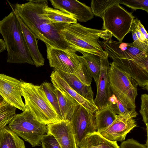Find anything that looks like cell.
<instances>
[{
	"mask_svg": "<svg viewBox=\"0 0 148 148\" xmlns=\"http://www.w3.org/2000/svg\"><path fill=\"white\" fill-rule=\"evenodd\" d=\"M28 1L22 4H12L7 1L12 10L34 34L37 39L53 47L72 51L60 34L61 30L70 24L53 23L48 18L45 11L48 5L47 0L40 3Z\"/></svg>",
	"mask_w": 148,
	"mask_h": 148,
	"instance_id": "6da1fadb",
	"label": "cell"
},
{
	"mask_svg": "<svg viewBox=\"0 0 148 148\" xmlns=\"http://www.w3.org/2000/svg\"><path fill=\"white\" fill-rule=\"evenodd\" d=\"M60 34L74 51L82 54L89 53L99 57L108 56L98 42L100 38L106 40L112 39V35L108 31L87 27L77 22L61 30Z\"/></svg>",
	"mask_w": 148,
	"mask_h": 148,
	"instance_id": "7a4b0ae2",
	"label": "cell"
},
{
	"mask_svg": "<svg viewBox=\"0 0 148 148\" xmlns=\"http://www.w3.org/2000/svg\"><path fill=\"white\" fill-rule=\"evenodd\" d=\"M0 34L7 49V62L34 65L26 44L16 15L13 11L0 20Z\"/></svg>",
	"mask_w": 148,
	"mask_h": 148,
	"instance_id": "3957f363",
	"label": "cell"
},
{
	"mask_svg": "<svg viewBox=\"0 0 148 148\" xmlns=\"http://www.w3.org/2000/svg\"><path fill=\"white\" fill-rule=\"evenodd\" d=\"M21 92L26 109L38 122L47 125L61 121L47 99L41 85L22 80Z\"/></svg>",
	"mask_w": 148,
	"mask_h": 148,
	"instance_id": "277c9868",
	"label": "cell"
},
{
	"mask_svg": "<svg viewBox=\"0 0 148 148\" xmlns=\"http://www.w3.org/2000/svg\"><path fill=\"white\" fill-rule=\"evenodd\" d=\"M109 83L112 92L128 109H135L138 84L130 75L112 62L110 63Z\"/></svg>",
	"mask_w": 148,
	"mask_h": 148,
	"instance_id": "5b68a950",
	"label": "cell"
},
{
	"mask_svg": "<svg viewBox=\"0 0 148 148\" xmlns=\"http://www.w3.org/2000/svg\"><path fill=\"white\" fill-rule=\"evenodd\" d=\"M8 126L32 147L41 145V139L47 132V125L38 122L27 109L16 114Z\"/></svg>",
	"mask_w": 148,
	"mask_h": 148,
	"instance_id": "8992f818",
	"label": "cell"
},
{
	"mask_svg": "<svg viewBox=\"0 0 148 148\" xmlns=\"http://www.w3.org/2000/svg\"><path fill=\"white\" fill-rule=\"evenodd\" d=\"M135 17L119 4L108 8L101 17L103 20L102 30H107L122 42L125 36L130 32Z\"/></svg>",
	"mask_w": 148,
	"mask_h": 148,
	"instance_id": "52a82bcc",
	"label": "cell"
},
{
	"mask_svg": "<svg viewBox=\"0 0 148 148\" xmlns=\"http://www.w3.org/2000/svg\"><path fill=\"white\" fill-rule=\"evenodd\" d=\"M77 146L80 148L86 137L97 132L95 113L79 104L69 120Z\"/></svg>",
	"mask_w": 148,
	"mask_h": 148,
	"instance_id": "ba28073f",
	"label": "cell"
},
{
	"mask_svg": "<svg viewBox=\"0 0 148 148\" xmlns=\"http://www.w3.org/2000/svg\"><path fill=\"white\" fill-rule=\"evenodd\" d=\"M45 45L50 66L64 72L73 73L79 64L80 56L73 51L63 50Z\"/></svg>",
	"mask_w": 148,
	"mask_h": 148,
	"instance_id": "9c48e42d",
	"label": "cell"
},
{
	"mask_svg": "<svg viewBox=\"0 0 148 148\" xmlns=\"http://www.w3.org/2000/svg\"><path fill=\"white\" fill-rule=\"evenodd\" d=\"M22 80L0 73V95L10 105L23 112L26 109L21 95Z\"/></svg>",
	"mask_w": 148,
	"mask_h": 148,
	"instance_id": "30bf717a",
	"label": "cell"
},
{
	"mask_svg": "<svg viewBox=\"0 0 148 148\" xmlns=\"http://www.w3.org/2000/svg\"><path fill=\"white\" fill-rule=\"evenodd\" d=\"M108 56L105 58L100 57V71L96 83V95L94 100L95 105L99 110L108 106V101L112 92L110 84L108 75L110 63L108 60Z\"/></svg>",
	"mask_w": 148,
	"mask_h": 148,
	"instance_id": "8fae6325",
	"label": "cell"
},
{
	"mask_svg": "<svg viewBox=\"0 0 148 148\" xmlns=\"http://www.w3.org/2000/svg\"><path fill=\"white\" fill-rule=\"evenodd\" d=\"M136 126L133 118L117 115L116 119L112 123L99 133L109 140L123 141L127 134Z\"/></svg>",
	"mask_w": 148,
	"mask_h": 148,
	"instance_id": "7c38bea8",
	"label": "cell"
},
{
	"mask_svg": "<svg viewBox=\"0 0 148 148\" xmlns=\"http://www.w3.org/2000/svg\"><path fill=\"white\" fill-rule=\"evenodd\" d=\"M49 1L55 9L67 13L79 22H86L94 17L90 7L77 0H51Z\"/></svg>",
	"mask_w": 148,
	"mask_h": 148,
	"instance_id": "4fadbf2b",
	"label": "cell"
},
{
	"mask_svg": "<svg viewBox=\"0 0 148 148\" xmlns=\"http://www.w3.org/2000/svg\"><path fill=\"white\" fill-rule=\"evenodd\" d=\"M47 132L55 138L61 148H79L70 122L62 120L47 125Z\"/></svg>",
	"mask_w": 148,
	"mask_h": 148,
	"instance_id": "5bb4252c",
	"label": "cell"
},
{
	"mask_svg": "<svg viewBox=\"0 0 148 148\" xmlns=\"http://www.w3.org/2000/svg\"><path fill=\"white\" fill-rule=\"evenodd\" d=\"M51 81L55 87L68 94L88 110L93 113L98 110L94 102L89 101L79 94L69 85L54 70L51 75Z\"/></svg>",
	"mask_w": 148,
	"mask_h": 148,
	"instance_id": "9a60e30c",
	"label": "cell"
},
{
	"mask_svg": "<svg viewBox=\"0 0 148 148\" xmlns=\"http://www.w3.org/2000/svg\"><path fill=\"white\" fill-rule=\"evenodd\" d=\"M16 14L19 22L26 44L34 65L36 67L43 66L44 64L45 59L39 50L37 38L34 34Z\"/></svg>",
	"mask_w": 148,
	"mask_h": 148,
	"instance_id": "2e32d148",
	"label": "cell"
},
{
	"mask_svg": "<svg viewBox=\"0 0 148 148\" xmlns=\"http://www.w3.org/2000/svg\"><path fill=\"white\" fill-rule=\"evenodd\" d=\"M54 70L79 94L85 99L94 102V93L90 86H87L84 84L73 73Z\"/></svg>",
	"mask_w": 148,
	"mask_h": 148,
	"instance_id": "e0dca14e",
	"label": "cell"
},
{
	"mask_svg": "<svg viewBox=\"0 0 148 148\" xmlns=\"http://www.w3.org/2000/svg\"><path fill=\"white\" fill-rule=\"evenodd\" d=\"M62 120L69 121L79 103L70 95L55 87Z\"/></svg>",
	"mask_w": 148,
	"mask_h": 148,
	"instance_id": "ac0fdd59",
	"label": "cell"
},
{
	"mask_svg": "<svg viewBox=\"0 0 148 148\" xmlns=\"http://www.w3.org/2000/svg\"><path fill=\"white\" fill-rule=\"evenodd\" d=\"M80 148H120L117 142L109 140L97 132L87 135Z\"/></svg>",
	"mask_w": 148,
	"mask_h": 148,
	"instance_id": "d6986e66",
	"label": "cell"
},
{
	"mask_svg": "<svg viewBox=\"0 0 148 148\" xmlns=\"http://www.w3.org/2000/svg\"><path fill=\"white\" fill-rule=\"evenodd\" d=\"M0 148H26L23 140L6 125L0 130Z\"/></svg>",
	"mask_w": 148,
	"mask_h": 148,
	"instance_id": "ffe728a7",
	"label": "cell"
},
{
	"mask_svg": "<svg viewBox=\"0 0 148 148\" xmlns=\"http://www.w3.org/2000/svg\"><path fill=\"white\" fill-rule=\"evenodd\" d=\"M97 132L99 133L107 128L115 120L117 115L108 106L95 113Z\"/></svg>",
	"mask_w": 148,
	"mask_h": 148,
	"instance_id": "44dd1931",
	"label": "cell"
},
{
	"mask_svg": "<svg viewBox=\"0 0 148 148\" xmlns=\"http://www.w3.org/2000/svg\"><path fill=\"white\" fill-rule=\"evenodd\" d=\"M107 106L116 115L133 118L138 115L135 109L129 110L127 108L112 92L109 98Z\"/></svg>",
	"mask_w": 148,
	"mask_h": 148,
	"instance_id": "7402d4cb",
	"label": "cell"
},
{
	"mask_svg": "<svg viewBox=\"0 0 148 148\" xmlns=\"http://www.w3.org/2000/svg\"><path fill=\"white\" fill-rule=\"evenodd\" d=\"M80 57L96 84L100 71L101 62L100 57L89 53H84Z\"/></svg>",
	"mask_w": 148,
	"mask_h": 148,
	"instance_id": "603a6c76",
	"label": "cell"
},
{
	"mask_svg": "<svg viewBox=\"0 0 148 148\" xmlns=\"http://www.w3.org/2000/svg\"><path fill=\"white\" fill-rule=\"evenodd\" d=\"M45 14L52 22L55 23L73 24L77 22L76 19L70 14L63 11L47 6L45 9Z\"/></svg>",
	"mask_w": 148,
	"mask_h": 148,
	"instance_id": "cb8c5ba5",
	"label": "cell"
},
{
	"mask_svg": "<svg viewBox=\"0 0 148 148\" xmlns=\"http://www.w3.org/2000/svg\"><path fill=\"white\" fill-rule=\"evenodd\" d=\"M46 97L51 105L54 111L61 120L62 116L59 106L55 87L53 84L44 82L41 85Z\"/></svg>",
	"mask_w": 148,
	"mask_h": 148,
	"instance_id": "d4e9b609",
	"label": "cell"
},
{
	"mask_svg": "<svg viewBox=\"0 0 148 148\" xmlns=\"http://www.w3.org/2000/svg\"><path fill=\"white\" fill-rule=\"evenodd\" d=\"M16 110L5 100L0 104V130L10 122L16 114Z\"/></svg>",
	"mask_w": 148,
	"mask_h": 148,
	"instance_id": "484cf974",
	"label": "cell"
},
{
	"mask_svg": "<svg viewBox=\"0 0 148 148\" xmlns=\"http://www.w3.org/2000/svg\"><path fill=\"white\" fill-rule=\"evenodd\" d=\"M120 0H92L90 8L94 15L101 18L105 12L112 5L120 4Z\"/></svg>",
	"mask_w": 148,
	"mask_h": 148,
	"instance_id": "4316f807",
	"label": "cell"
},
{
	"mask_svg": "<svg viewBox=\"0 0 148 148\" xmlns=\"http://www.w3.org/2000/svg\"><path fill=\"white\" fill-rule=\"evenodd\" d=\"M73 74L84 84L87 86H90L92 77L81 58L79 64Z\"/></svg>",
	"mask_w": 148,
	"mask_h": 148,
	"instance_id": "83f0119b",
	"label": "cell"
},
{
	"mask_svg": "<svg viewBox=\"0 0 148 148\" xmlns=\"http://www.w3.org/2000/svg\"><path fill=\"white\" fill-rule=\"evenodd\" d=\"M120 4L134 10L140 9L148 12V0H120Z\"/></svg>",
	"mask_w": 148,
	"mask_h": 148,
	"instance_id": "f1b7e54d",
	"label": "cell"
},
{
	"mask_svg": "<svg viewBox=\"0 0 148 148\" xmlns=\"http://www.w3.org/2000/svg\"><path fill=\"white\" fill-rule=\"evenodd\" d=\"M42 148H61L55 138L52 134L47 133L41 140Z\"/></svg>",
	"mask_w": 148,
	"mask_h": 148,
	"instance_id": "f546056e",
	"label": "cell"
},
{
	"mask_svg": "<svg viewBox=\"0 0 148 148\" xmlns=\"http://www.w3.org/2000/svg\"><path fill=\"white\" fill-rule=\"evenodd\" d=\"M141 104L139 112L143 118V121L145 124H148V95L142 94L141 97Z\"/></svg>",
	"mask_w": 148,
	"mask_h": 148,
	"instance_id": "4dcf8cb0",
	"label": "cell"
},
{
	"mask_svg": "<svg viewBox=\"0 0 148 148\" xmlns=\"http://www.w3.org/2000/svg\"><path fill=\"white\" fill-rule=\"evenodd\" d=\"M130 32H131L133 42L132 43L134 46L146 52H148V45L140 41L138 38L135 30L134 24L133 22L132 24Z\"/></svg>",
	"mask_w": 148,
	"mask_h": 148,
	"instance_id": "1f68e13d",
	"label": "cell"
},
{
	"mask_svg": "<svg viewBox=\"0 0 148 148\" xmlns=\"http://www.w3.org/2000/svg\"><path fill=\"white\" fill-rule=\"evenodd\" d=\"M120 148H148L145 144L140 143L133 138L128 139L121 143Z\"/></svg>",
	"mask_w": 148,
	"mask_h": 148,
	"instance_id": "d6a6232c",
	"label": "cell"
},
{
	"mask_svg": "<svg viewBox=\"0 0 148 148\" xmlns=\"http://www.w3.org/2000/svg\"><path fill=\"white\" fill-rule=\"evenodd\" d=\"M133 22L136 25L137 28L142 34L145 40L148 42V34L147 32L140 21L137 18H135Z\"/></svg>",
	"mask_w": 148,
	"mask_h": 148,
	"instance_id": "836d02e7",
	"label": "cell"
},
{
	"mask_svg": "<svg viewBox=\"0 0 148 148\" xmlns=\"http://www.w3.org/2000/svg\"><path fill=\"white\" fill-rule=\"evenodd\" d=\"M6 46L4 40L0 38V53L6 50Z\"/></svg>",
	"mask_w": 148,
	"mask_h": 148,
	"instance_id": "e575fe53",
	"label": "cell"
},
{
	"mask_svg": "<svg viewBox=\"0 0 148 148\" xmlns=\"http://www.w3.org/2000/svg\"><path fill=\"white\" fill-rule=\"evenodd\" d=\"M4 100L3 97L0 95V104Z\"/></svg>",
	"mask_w": 148,
	"mask_h": 148,
	"instance_id": "d590c367",
	"label": "cell"
}]
</instances>
